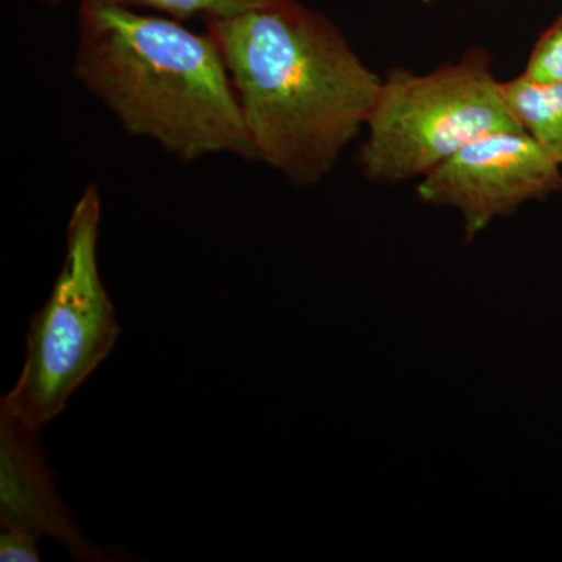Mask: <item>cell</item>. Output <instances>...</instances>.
<instances>
[{
    "mask_svg": "<svg viewBox=\"0 0 562 562\" xmlns=\"http://www.w3.org/2000/svg\"><path fill=\"white\" fill-rule=\"evenodd\" d=\"M358 166L372 183L427 176L472 140L524 131L491 70V55L471 49L430 74L392 68L366 122Z\"/></svg>",
    "mask_w": 562,
    "mask_h": 562,
    "instance_id": "cell-3",
    "label": "cell"
},
{
    "mask_svg": "<svg viewBox=\"0 0 562 562\" xmlns=\"http://www.w3.org/2000/svg\"><path fill=\"white\" fill-rule=\"evenodd\" d=\"M420 202L452 206L472 243L495 217L512 216L528 201L562 194L561 165L525 131L490 133L436 166L416 188Z\"/></svg>",
    "mask_w": 562,
    "mask_h": 562,
    "instance_id": "cell-5",
    "label": "cell"
},
{
    "mask_svg": "<svg viewBox=\"0 0 562 562\" xmlns=\"http://www.w3.org/2000/svg\"><path fill=\"white\" fill-rule=\"evenodd\" d=\"M99 5L122 7V9H149L169 14L176 20L203 18V20H225L265 5L269 0H80Z\"/></svg>",
    "mask_w": 562,
    "mask_h": 562,
    "instance_id": "cell-8",
    "label": "cell"
},
{
    "mask_svg": "<svg viewBox=\"0 0 562 562\" xmlns=\"http://www.w3.org/2000/svg\"><path fill=\"white\" fill-rule=\"evenodd\" d=\"M522 76L541 83H562V14L536 41Z\"/></svg>",
    "mask_w": 562,
    "mask_h": 562,
    "instance_id": "cell-9",
    "label": "cell"
},
{
    "mask_svg": "<svg viewBox=\"0 0 562 562\" xmlns=\"http://www.w3.org/2000/svg\"><path fill=\"white\" fill-rule=\"evenodd\" d=\"M40 2L47 3V5H58V3H61V0H40Z\"/></svg>",
    "mask_w": 562,
    "mask_h": 562,
    "instance_id": "cell-11",
    "label": "cell"
},
{
    "mask_svg": "<svg viewBox=\"0 0 562 562\" xmlns=\"http://www.w3.org/2000/svg\"><path fill=\"white\" fill-rule=\"evenodd\" d=\"M74 72L131 135L177 160L213 154L257 161L213 36L135 10L80 2Z\"/></svg>",
    "mask_w": 562,
    "mask_h": 562,
    "instance_id": "cell-2",
    "label": "cell"
},
{
    "mask_svg": "<svg viewBox=\"0 0 562 562\" xmlns=\"http://www.w3.org/2000/svg\"><path fill=\"white\" fill-rule=\"evenodd\" d=\"M502 88L520 127L562 166V83H541L519 76L502 81Z\"/></svg>",
    "mask_w": 562,
    "mask_h": 562,
    "instance_id": "cell-7",
    "label": "cell"
},
{
    "mask_svg": "<svg viewBox=\"0 0 562 562\" xmlns=\"http://www.w3.org/2000/svg\"><path fill=\"white\" fill-rule=\"evenodd\" d=\"M38 538L20 530H2L0 535V561L38 562Z\"/></svg>",
    "mask_w": 562,
    "mask_h": 562,
    "instance_id": "cell-10",
    "label": "cell"
},
{
    "mask_svg": "<svg viewBox=\"0 0 562 562\" xmlns=\"http://www.w3.org/2000/svg\"><path fill=\"white\" fill-rule=\"evenodd\" d=\"M99 225L101 198L91 184L70 214L65 262L49 301L32 317L20 379L0 403L33 430L66 408L121 335L99 272Z\"/></svg>",
    "mask_w": 562,
    "mask_h": 562,
    "instance_id": "cell-4",
    "label": "cell"
},
{
    "mask_svg": "<svg viewBox=\"0 0 562 562\" xmlns=\"http://www.w3.org/2000/svg\"><path fill=\"white\" fill-rule=\"evenodd\" d=\"M222 57L257 161L299 187L335 168L360 135L382 77L327 18L295 0L206 21Z\"/></svg>",
    "mask_w": 562,
    "mask_h": 562,
    "instance_id": "cell-1",
    "label": "cell"
},
{
    "mask_svg": "<svg viewBox=\"0 0 562 562\" xmlns=\"http://www.w3.org/2000/svg\"><path fill=\"white\" fill-rule=\"evenodd\" d=\"M36 435L38 430L0 406L2 530H20L38 539L50 536L77 560L109 561V554L87 539L58 497Z\"/></svg>",
    "mask_w": 562,
    "mask_h": 562,
    "instance_id": "cell-6",
    "label": "cell"
}]
</instances>
